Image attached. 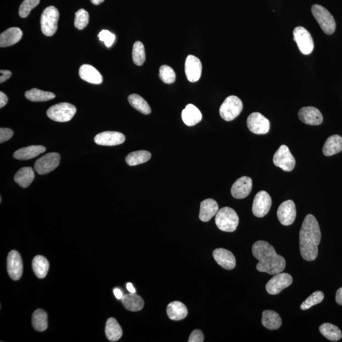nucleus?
Instances as JSON below:
<instances>
[{"instance_id":"50","label":"nucleus","mask_w":342,"mask_h":342,"mask_svg":"<svg viewBox=\"0 0 342 342\" xmlns=\"http://www.w3.org/2000/svg\"><path fill=\"white\" fill-rule=\"evenodd\" d=\"M127 290H128L130 293H136V289L134 288L133 284L131 283H128L126 285Z\"/></svg>"},{"instance_id":"38","label":"nucleus","mask_w":342,"mask_h":342,"mask_svg":"<svg viewBox=\"0 0 342 342\" xmlns=\"http://www.w3.org/2000/svg\"><path fill=\"white\" fill-rule=\"evenodd\" d=\"M133 60L136 66H141L146 60L145 50L140 41L134 42L133 48Z\"/></svg>"},{"instance_id":"44","label":"nucleus","mask_w":342,"mask_h":342,"mask_svg":"<svg viewBox=\"0 0 342 342\" xmlns=\"http://www.w3.org/2000/svg\"><path fill=\"white\" fill-rule=\"evenodd\" d=\"M14 135V131L9 128L0 129V143H3L4 142L9 140Z\"/></svg>"},{"instance_id":"32","label":"nucleus","mask_w":342,"mask_h":342,"mask_svg":"<svg viewBox=\"0 0 342 342\" xmlns=\"http://www.w3.org/2000/svg\"><path fill=\"white\" fill-rule=\"evenodd\" d=\"M32 269L37 278H45L49 270V263L44 257L37 256L32 260Z\"/></svg>"},{"instance_id":"42","label":"nucleus","mask_w":342,"mask_h":342,"mask_svg":"<svg viewBox=\"0 0 342 342\" xmlns=\"http://www.w3.org/2000/svg\"><path fill=\"white\" fill-rule=\"evenodd\" d=\"M40 0H24L19 9V16L22 18H26L29 16L32 9L38 6Z\"/></svg>"},{"instance_id":"9","label":"nucleus","mask_w":342,"mask_h":342,"mask_svg":"<svg viewBox=\"0 0 342 342\" xmlns=\"http://www.w3.org/2000/svg\"><path fill=\"white\" fill-rule=\"evenodd\" d=\"M273 163L284 171L290 172L296 166V159L289 151L288 147L283 144L274 154Z\"/></svg>"},{"instance_id":"45","label":"nucleus","mask_w":342,"mask_h":342,"mask_svg":"<svg viewBox=\"0 0 342 342\" xmlns=\"http://www.w3.org/2000/svg\"><path fill=\"white\" fill-rule=\"evenodd\" d=\"M204 340V336L203 333L199 329H196L190 334L189 337V342H203Z\"/></svg>"},{"instance_id":"29","label":"nucleus","mask_w":342,"mask_h":342,"mask_svg":"<svg viewBox=\"0 0 342 342\" xmlns=\"http://www.w3.org/2000/svg\"><path fill=\"white\" fill-rule=\"evenodd\" d=\"M34 176V172L31 167H22L15 175L14 181L22 188H26L33 181Z\"/></svg>"},{"instance_id":"25","label":"nucleus","mask_w":342,"mask_h":342,"mask_svg":"<svg viewBox=\"0 0 342 342\" xmlns=\"http://www.w3.org/2000/svg\"><path fill=\"white\" fill-rule=\"evenodd\" d=\"M46 151V148L42 145H32L18 150L14 154L15 159L20 161H27L39 156Z\"/></svg>"},{"instance_id":"51","label":"nucleus","mask_w":342,"mask_h":342,"mask_svg":"<svg viewBox=\"0 0 342 342\" xmlns=\"http://www.w3.org/2000/svg\"><path fill=\"white\" fill-rule=\"evenodd\" d=\"M105 0H91V3L94 6H99V5L103 3Z\"/></svg>"},{"instance_id":"23","label":"nucleus","mask_w":342,"mask_h":342,"mask_svg":"<svg viewBox=\"0 0 342 342\" xmlns=\"http://www.w3.org/2000/svg\"><path fill=\"white\" fill-rule=\"evenodd\" d=\"M22 30L18 27H11L0 35V46L2 48L14 45L21 39Z\"/></svg>"},{"instance_id":"48","label":"nucleus","mask_w":342,"mask_h":342,"mask_svg":"<svg viewBox=\"0 0 342 342\" xmlns=\"http://www.w3.org/2000/svg\"><path fill=\"white\" fill-rule=\"evenodd\" d=\"M336 302L338 305L342 306V287L338 289L336 291Z\"/></svg>"},{"instance_id":"2","label":"nucleus","mask_w":342,"mask_h":342,"mask_svg":"<svg viewBox=\"0 0 342 342\" xmlns=\"http://www.w3.org/2000/svg\"><path fill=\"white\" fill-rule=\"evenodd\" d=\"M252 254L259 263L257 269L259 272L276 274L284 271L286 261L283 257L277 254L275 249L268 242L256 241L252 246Z\"/></svg>"},{"instance_id":"4","label":"nucleus","mask_w":342,"mask_h":342,"mask_svg":"<svg viewBox=\"0 0 342 342\" xmlns=\"http://www.w3.org/2000/svg\"><path fill=\"white\" fill-rule=\"evenodd\" d=\"M311 11L324 33L328 35L333 34L335 31L336 23L330 12L319 5H314Z\"/></svg>"},{"instance_id":"20","label":"nucleus","mask_w":342,"mask_h":342,"mask_svg":"<svg viewBox=\"0 0 342 342\" xmlns=\"http://www.w3.org/2000/svg\"><path fill=\"white\" fill-rule=\"evenodd\" d=\"M213 257L219 266L228 270H231L236 266L235 257L228 250L224 249L214 250Z\"/></svg>"},{"instance_id":"22","label":"nucleus","mask_w":342,"mask_h":342,"mask_svg":"<svg viewBox=\"0 0 342 342\" xmlns=\"http://www.w3.org/2000/svg\"><path fill=\"white\" fill-rule=\"evenodd\" d=\"M219 211L218 203L214 199L205 200L201 204L199 218L202 221L208 222L215 216Z\"/></svg>"},{"instance_id":"12","label":"nucleus","mask_w":342,"mask_h":342,"mask_svg":"<svg viewBox=\"0 0 342 342\" xmlns=\"http://www.w3.org/2000/svg\"><path fill=\"white\" fill-rule=\"evenodd\" d=\"M247 124L249 130L254 134H266L270 129L269 120L259 112H254L250 115Z\"/></svg>"},{"instance_id":"17","label":"nucleus","mask_w":342,"mask_h":342,"mask_svg":"<svg viewBox=\"0 0 342 342\" xmlns=\"http://www.w3.org/2000/svg\"><path fill=\"white\" fill-rule=\"evenodd\" d=\"M201 61L196 56L189 55L185 61V74L189 82L198 81L202 76Z\"/></svg>"},{"instance_id":"1","label":"nucleus","mask_w":342,"mask_h":342,"mask_svg":"<svg viewBox=\"0 0 342 342\" xmlns=\"http://www.w3.org/2000/svg\"><path fill=\"white\" fill-rule=\"evenodd\" d=\"M300 250L302 257L307 261L315 260L318 255L321 233L315 217L308 214L304 219L300 231Z\"/></svg>"},{"instance_id":"28","label":"nucleus","mask_w":342,"mask_h":342,"mask_svg":"<svg viewBox=\"0 0 342 342\" xmlns=\"http://www.w3.org/2000/svg\"><path fill=\"white\" fill-rule=\"evenodd\" d=\"M342 151V138L338 134L329 137L324 143L323 152L324 156L329 157Z\"/></svg>"},{"instance_id":"36","label":"nucleus","mask_w":342,"mask_h":342,"mask_svg":"<svg viewBox=\"0 0 342 342\" xmlns=\"http://www.w3.org/2000/svg\"><path fill=\"white\" fill-rule=\"evenodd\" d=\"M25 96L29 101L34 102H46L56 98V95L52 92L42 91L37 88L26 91Z\"/></svg>"},{"instance_id":"43","label":"nucleus","mask_w":342,"mask_h":342,"mask_svg":"<svg viewBox=\"0 0 342 342\" xmlns=\"http://www.w3.org/2000/svg\"><path fill=\"white\" fill-rule=\"evenodd\" d=\"M99 39L104 42L107 47H111L116 39V36L108 30H103L99 34Z\"/></svg>"},{"instance_id":"14","label":"nucleus","mask_w":342,"mask_h":342,"mask_svg":"<svg viewBox=\"0 0 342 342\" xmlns=\"http://www.w3.org/2000/svg\"><path fill=\"white\" fill-rule=\"evenodd\" d=\"M278 220L284 226H289L294 223L297 216L296 205L291 200L284 201L277 211Z\"/></svg>"},{"instance_id":"26","label":"nucleus","mask_w":342,"mask_h":342,"mask_svg":"<svg viewBox=\"0 0 342 342\" xmlns=\"http://www.w3.org/2000/svg\"><path fill=\"white\" fill-rule=\"evenodd\" d=\"M167 314L171 320L181 321L188 315V309L181 302L174 301L167 306Z\"/></svg>"},{"instance_id":"33","label":"nucleus","mask_w":342,"mask_h":342,"mask_svg":"<svg viewBox=\"0 0 342 342\" xmlns=\"http://www.w3.org/2000/svg\"><path fill=\"white\" fill-rule=\"evenodd\" d=\"M32 326L37 331H45L48 328V316L45 311L37 309L32 317Z\"/></svg>"},{"instance_id":"8","label":"nucleus","mask_w":342,"mask_h":342,"mask_svg":"<svg viewBox=\"0 0 342 342\" xmlns=\"http://www.w3.org/2000/svg\"><path fill=\"white\" fill-rule=\"evenodd\" d=\"M294 39L299 51L304 55H309L314 48V41L310 32L303 27L299 26L294 30Z\"/></svg>"},{"instance_id":"40","label":"nucleus","mask_w":342,"mask_h":342,"mask_svg":"<svg viewBox=\"0 0 342 342\" xmlns=\"http://www.w3.org/2000/svg\"><path fill=\"white\" fill-rule=\"evenodd\" d=\"M159 77L166 84H172L176 81V73L171 67L164 65L160 67Z\"/></svg>"},{"instance_id":"37","label":"nucleus","mask_w":342,"mask_h":342,"mask_svg":"<svg viewBox=\"0 0 342 342\" xmlns=\"http://www.w3.org/2000/svg\"><path fill=\"white\" fill-rule=\"evenodd\" d=\"M128 102L131 106L141 113L148 115L151 113V109L145 100L137 94H132L128 96Z\"/></svg>"},{"instance_id":"3","label":"nucleus","mask_w":342,"mask_h":342,"mask_svg":"<svg viewBox=\"0 0 342 342\" xmlns=\"http://www.w3.org/2000/svg\"><path fill=\"white\" fill-rule=\"evenodd\" d=\"M215 221L217 226L220 230L233 232L238 226L239 218L238 214L233 209L226 207L219 210L216 215Z\"/></svg>"},{"instance_id":"30","label":"nucleus","mask_w":342,"mask_h":342,"mask_svg":"<svg viewBox=\"0 0 342 342\" xmlns=\"http://www.w3.org/2000/svg\"><path fill=\"white\" fill-rule=\"evenodd\" d=\"M262 324L267 329L274 330L280 328L282 320L280 316L275 311L267 310L263 313Z\"/></svg>"},{"instance_id":"15","label":"nucleus","mask_w":342,"mask_h":342,"mask_svg":"<svg viewBox=\"0 0 342 342\" xmlns=\"http://www.w3.org/2000/svg\"><path fill=\"white\" fill-rule=\"evenodd\" d=\"M7 271L13 280H19L23 273V263L21 255L16 251L10 252L7 258Z\"/></svg>"},{"instance_id":"24","label":"nucleus","mask_w":342,"mask_h":342,"mask_svg":"<svg viewBox=\"0 0 342 342\" xmlns=\"http://www.w3.org/2000/svg\"><path fill=\"white\" fill-rule=\"evenodd\" d=\"M182 119L188 126H193L202 121V114L197 107L188 104L182 112Z\"/></svg>"},{"instance_id":"34","label":"nucleus","mask_w":342,"mask_h":342,"mask_svg":"<svg viewBox=\"0 0 342 342\" xmlns=\"http://www.w3.org/2000/svg\"><path fill=\"white\" fill-rule=\"evenodd\" d=\"M321 333L329 340L338 341L341 338L342 333L338 327L330 323H324L319 327Z\"/></svg>"},{"instance_id":"46","label":"nucleus","mask_w":342,"mask_h":342,"mask_svg":"<svg viewBox=\"0 0 342 342\" xmlns=\"http://www.w3.org/2000/svg\"><path fill=\"white\" fill-rule=\"evenodd\" d=\"M0 73H1V77H0V82L1 83L7 81L12 76L11 71H8V70H1Z\"/></svg>"},{"instance_id":"5","label":"nucleus","mask_w":342,"mask_h":342,"mask_svg":"<svg viewBox=\"0 0 342 342\" xmlns=\"http://www.w3.org/2000/svg\"><path fill=\"white\" fill-rule=\"evenodd\" d=\"M59 12L54 6L47 7L41 17V31L46 36H52L58 28Z\"/></svg>"},{"instance_id":"35","label":"nucleus","mask_w":342,"mask_h":342,"mask_svg":"<svg viewBox=\"0 0 342 342\" xmlns=\"http://www.w3.org/2000/svg\"><path fill=\"white\" fill-rule=\"evenodd\" d=\"M151 154L148 151H136L127 155L126 161L129 166H137V165L145 163V162L149 161L151 159Z\"/></svg>"},{"instance_id":"10","label":"nucleus","mask_w":342,"mask_h":342,"mask_svg":"<svg viewBox=\"0 0 342 342\" xmlns=\"http://www.w3.org/2000/svg\"><path fill=\"white\" fill-rule=\"evenodd\" d=\"M61 156L57 153H49L40 157L35 162L34 169L37 174H46L51 173L59 166Z\"/></svg>"},{"instance_id":"7","label":"nucleus","mask_w":342,"mask_h":342,"mask_svg":"<svg viewBox=\"0 0 342 342\" xmlns=\"http://www.w3.org/2000/svg\"><path fill=\"white\" fill-rule=\"evenodd\" d=\"M76 107L69 103L55 105L47 111V116L54 121L65 122L71 121L76 113Z\"/></svg>"},{"instance_id":"27","label":"nucleus","mask_w":342,"mask_h":342,"mask_svg":"<svg viewBox=\"0 0 342 342\" xmlns=\"http://www.w3.org/2000/svg\"><path fill=\"white\" fill-rule=\"evenodd\" d=\"M121 301L124 308L129 311H139L144 307L143 299L135 293L125 295L122 297Z\"/></svg>"},{"instance_id":"41","label":"nucleus","mask_w":342,"mask_h":342,"mask_svg":"<svg viewBox=\"0 0 342 342\" xmlns=\"http://www.w3.org/2000/svg\"><path fill=\"white\" fill-rule=\"evenodd\" d=\"M89 23V14L84 9H80L75 15L74 26L76 28L82 30L85 28Z\"/></svg>"},{"instance_id":"21","label":"nucleus","mask_w":342,"mask_h":342,"mask_svg":"<svg viewBox=\"0 0 342 342\" xmlns=\"http://www.w3.org/2000/svg\"><path fill=\"white\" fill-rule=\"evenodd\" d=\"M79 74L82 80L89 83L100 84L103 82V76L91 65H82L80 67Z\"/></svg>"},{"instance_id":"11","label":"nucleus","mask_w":342,"mask_h":342,"mask_svg":"<svg viewBox=\"0 0 342 342\" xmlns=\"http://www.w3.org/2000/svg\"><path fill=\"white\" fill-rule=\"evenodd\" d=\"M293 282V278L288 273H279L276 274L266 284L267 292L270 295H277L284 289L290 286Z\"/></svg>"},{"instance_id":"49","label":"nucleus","mask_w":342,"mask_h":342,"mask_svg":"<svg viewBox=\"0 0 342 342\" xmlns=\"http://www.w3.org/2000/svg\"><path fill=\"white\" fill-rule=\"evenodd\" d=\"M114 293L115 296H116L117 299H122V297H123V294H122V292L121 291V289L119 288H115L114 289Z\"/></svg>"},{"instance_id":"47","label":"nucleus","mask_w":342,"mask_h":342,"mask_svg":"<svg viewBox=\"0 0 342 342\" xmlns=\"http://www.w3.org/2000/svg\"><path fill=\"white\" fill-rule=\"evenodd\" d=\"M8 97L3 92H0V108H3L8 102Z\"/></svg>"},{"instance_id":"16","label":"nucleus","mask_w":342,"mask_h":342,"mask_svg":"<svg viewBox=\"0 0 342 342\" xmlns=\"http://www.w3.org/2000/svg\"><path fill=\"white\" fill-rule=\"evenodd\" d=\"M94 140L99 145L116 146L123 143L126 137L119 132L105 131L97 134Z\"/></svg>"},{"instance_id":"13","label":"nucleus","mask_w":342,"mask_h":342,"mask_svg":"<svg viewBox=\"0 0 342 342\" xmlns=\"http://www.w3.org/2000/svg\"><path fill=\"white\" fill-rule=\"evenodd\" d=\"M271 205L272 200L269 194L266 191H259L255 197L252 212L258 218H263L270 211Z\"/></svg>"},{"instance_id":"18","label":"nucleus","mask_w":342,"mask_h":342,"mask_svg":"<svg viewBox=\"0 0 342 342\" xmlns=\"http://www.w3.org/2000/svg\"><path fill=\"white\" fill-rule=\"evenodd\" d=\"M298 115L302 122L312 126H318L323 121V115L316 107H303L300 109Z\"/></svg>"},{"instance_id":"6","label":"nucleus","mask_w":342,"mask_h":342,"mask_svg":"<svg viewBox=\"0 0 342 342\" xmlns=\"http://www.w3.org/2000/svg\"><path fill=\"white\" fill-rule=\"evenodd\" d=\"M243 103L238 96L231 95L225 99L219 109V114L224 121H231L241 114Z\"/></svg>"},{"instance_id":"39","label":"nucleus","mask_w":342,"mask_h":342,"mask_svg":"<svg viewBox=\"0 0 342 342\" xmlns=\"http://www.w3.org/2000/svg\"><path fill=\"white\" fill-rule=\"evenodd\" d=\"M324 296L323 292L321 291H316L311 294L310 296L301 304V309L302 310H308L314 306L321 303L324 300Z\"/></svg>"},{"instance_id":"31","label":"nucleus","mask_w":342,"mask_h":342,"mask_svg":"<svg viewBox=\"0 0 342 342\" xmlns=\"http://www.w3.org/2000/svg\"><path fill=\"white\" fill-rule=\"evenodd\" d=\"M106 334L107 338L111 341H116L121 338L122 329L116 319L111 318L107 320Z\"/></svg>"},{"instance_id":"19","label":"nucleus","mask_w":342,"mask_h":342,"mask_svg":"<svg viewBox=\"0 0 342 342\" xmlns=\"http://www.w3.org/2000/svg\"><path fill=\"white\" fill-rule=\"evenodd\" d=\"M252 189V179L249 177L243 176L234 182L231 187V194L234 198L243 199L249 196Z\"/></svg>"}]
</instances>
